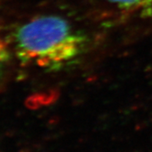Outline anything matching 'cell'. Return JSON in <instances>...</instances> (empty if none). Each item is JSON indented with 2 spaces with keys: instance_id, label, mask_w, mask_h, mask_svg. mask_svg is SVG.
<instances>
[{
  "instance_id": "cell-1",
  "label": "cell",
  "mask_w": 152,
  "mask_h": 152,
  "mask_svg": "<svg viewBox=\"0 0 152 152\" xmlns=\"http://www.w3.org/2000/svg\"><path fill=\"white\" fill-rule=\"evenodd\" d=\"M15 50L23 63L49 71H56L76 63L84 53L87 38L66 19L41 15L19 27Z\"/></svg>"
},
{
  "instance_id": "cell-2",
  "label": "cell",
  "mask_w": 152,
  "mask_h": 152,
  "mask_svg": "<svg viewBox=\"0 0 152 152\" xmlns=\"http://www.w3.org/2000/svg\"><path fill=\"white\" fill-rule=\"evenodd\" d=\"M121 10L143 17H152V0H107Z\"/></svg>"
},
{
  "instance_id": "cell-3",
  "label": "cell",
  "mask_w": 152,
  "mask_h": 152,
  "mask_svg": "<svg viewBox=\"0 0 152 152\" xmlns=\"http://www.w3.org/2000/svg\"><path fill=\"white\" fill-rule=\"evenodd\" d=\"M10 60V52L0 30V81Z\"/></svg>"
}]
</instances>
